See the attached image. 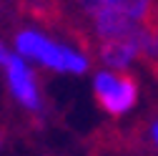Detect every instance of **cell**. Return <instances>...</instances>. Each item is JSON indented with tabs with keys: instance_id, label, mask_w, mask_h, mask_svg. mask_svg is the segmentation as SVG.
<instances>
[{
	"instance_id": "obj_1",
	"label": "cell",
	"mask_w": 158,
	"mask_h": 156,
	"mask_svg": "<svg viewBox=\"0 0 158 156\" xmlns=\"http://www.w3.org/2000/svg\"><path fill=\"white\" fill-rule=\"evenodd\" d=\"M13 53L25 58L28 63H38L53 73L83 76L90 68V55L73 43L58 41L38 28H20L13 38Z\"/></svg>"
},
{
	"instance_id": "obj_2",
	"label": "cell",
	"mask_w": 158,
	"mask_h": 156,
	"mask_svg": "<svg viewBox=\"0 0 158 156\" xmlns=\"http://www.w3.org/2000/svg\"><path fill=\"white\" fill-rule=\"evenodd\" d=\"M93 93L106 113L121 119V116H126L135 108L141 88H138V81L133 76H128L126 71L101 68L93 76Z\"/></svg>"
},
{
	"instance_id": "obj_3",
	"label": "cell",
	"mask_w": 158,
	"mask_h": 156,
	"mask_svg": "<svg viewBox=\"0 0 158 156\" xmlns=\"http://www.w3.org/2000/svg\"><path fill=\"white\" fill-rule=\"evenodd\" d=\"M3 68H5L8 91L15 98V103L23 106L30 113H40L43 111V93H40V86H38V76H35L33 66L18 53H13Z\"/></svg>"
},
{
	"instance_id": "obj_4",
	"label": "cell",
	"mask_w": 158,
	"mask_h": 156,
	"mask_svg": "<svg viewBox=\"0 0 158 156\" xmlns=\"http://www.w3.org/2000/svg\"><path fill=\"white\" fill-rule=\"evenodd\" d=\"M143 33L146 25L135 28L133 33L123 38H113V41H101L98 46V61L108 71H128L138 58L143 55Z\"/></svg>"
},
{
	"instance_id": "obj_5",
	"label": "cell",
	"mask_w": 158,
	"mask_h": 156,
	"mask_svg": "<svg viewBox=\"0 0 158 156\" xmlns=\"http://www.w3.org/2000/svg\"><path fill=\"white\" fill-rule=\"evenodd\" d=\"M98 10H113L135 25H146V20L151 18V10H153V0H103Z\"/></svg>"
},
{
	"instance_id": "obj_6",
	"label": "cell",
	"mask_w": 158,
	"mask_h": 156,
	"mask_svg": "<svg viewBox=\"0 0 158 156\" xmlns=\"http://www.w3.org/2000/svg\"><path fill=\"white\" fill-rule=\"evenodd\" d=\"M10 55H13V50H10V48H8V46H5L3 41H0V68L5 66V61H8Z\"/></svg>"
},
{
	"instance_id": "obj_7",
	"label": "cell",
	"mask_w": 158,
	"mask_h": 156,
	"mask_svg": "<svg viewBox=\"0 0 158 156\" xmlns=\"http://www.w3.org/2000/svg\"><path fill=\"white\" fill-rule=\"evenodd\" d=\"M151 144H153V146L158 144V126H156V121L151 124Z\"/></svg>"
},
{
	"instance_id": "obj_8",
	"label": "cell",
	"mask_w": 158,
	"mask_h": 156,
	"mask_svg": "<svg viewBox=\"0 0 158 156\" xmlns=\"http://www.w3.org/2000/svg\"><path fill=\"white\" fill-rule=\"evenodd\" d=\"M0 146H3V128H0Z\"/></svg>"
}]
</instances>
